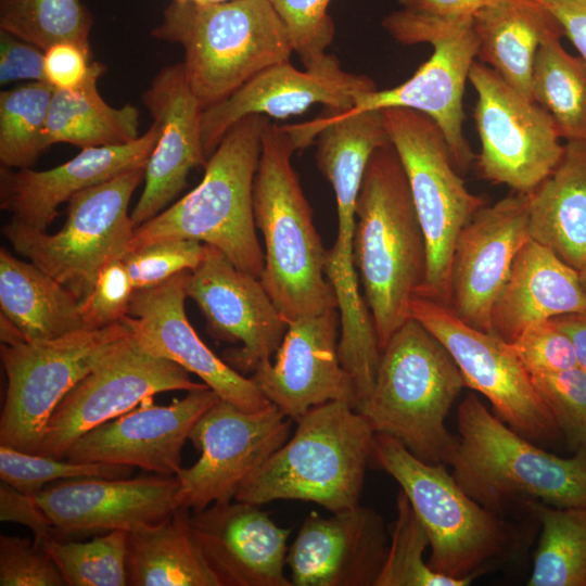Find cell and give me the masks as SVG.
<instances>
[{"label": "cell", "instance_id": "6da1fadb", "mask_svg": "<svg viewBox=\"0 0 586 586\" xmlns=\"http://www.w3.org/2000/svg\"><path fill=\"white\" fill-rule=\"evenodd\" d=\"M354 264L381 351L409 318L426 275V244L408 179L392 143L377 149L356 204Z\"/></svg>", "mask_w": 586, "mask_h": 586}, {"label": "cell", "instance_id": "7a4b0ae2", "mask_svg": "<svg viewBox=\"0 0 586 586\" xmlns=\"http://www.w3.org/2000/svg\"><path fill=\"white\" fill-rule=\"evenodd\" d=\"M282 126L265 125L253 184L256 228L265 244L260 281L286 323L337 308L324 271L326 250L291 158Z\"/></svg>", "mask_w": 586, "mask_h": 586}, {"label": "cell", "instance_id": "3957f363", "mask_svg": "<svg viewBox=\"0 0 586 586\" xmlns=\"http://www.w3.org/2000/svg\"><path fill=\"white\" fill-rule=\"evenodd\" d=\"M268 120L256 114L237 122L207 158L201 182L135 228L127 253L168 239L195 240L260 279L265 255L256 234L253 184Z\"/></svg>", "mask_w": 586, "mask_h": 586}, {"label": "cell", "instance_id": "277c9868", "mask_svg": "<svg viewBox=\"0 0 586 586\" xmlns=\"http://www.w3.org/2000/svg\"><path fill=\"white\" fill-rule=\"evenodd\" d=\"M457 428L448 464L460 487L483 507L504 515L524 500L586 506V444L572 457L550 454L514 432L474 393L460 403Z\"/></svg>", "mask_w": 586, "mask_h": 586}, {"label": "cell", "instance_id": "5b68a950", "mask_svg": "<svg viewBox=\"0 0 586 586\" xmlns=\"http://www.w3.org/2000/svg\"><path fill=\"white\" fill-rule=\"evenodd\" d=\"M463 386L450 353L411 317L382 349L371 393L356 410L374 433L396 438L425 462L448 464L458 436L446 418Z\"/></svg>", "mask_w": 586, "mask_h": 586}, {"label": "cell", "instance_id": "8992f818", "mask_svg": "<svg viewBox=\"0 0 586 586\" xmlns=\"http://www.w3.org/2000/svg\"><path fill=\"white\" fill-rule=\"evenodd\" d=\"M151 35L183 48L186 76L203 110L294 52L269 0L171 1Z\"/></svg>", "mask_w": 586, "mask_h": 586}, {"label": "cell", "instance_id": "52a82bcc", "mask_svg": "<svg viewBox=\"0 0 586 586\" xmlns=\"http://www.w3.org/2000/svg\"><path fill=\"white\" fill-rule=\"evenodd\" d=\"M407 496L423 525L438 574L471 584L521 549L520 528L470 497L446 464L416 457L396 438L374 433L372 456Z\"/></svg>", "mask_w": 586, "mask_h": 586}, {"label": "cell", "instance_id": "ba28073f", "mask_svg": "<svg viewBox=\"0 0 586 586\" xmlns=\"http://www.w3.org/2000/svg\"><path fill=\"white\" fill-rule=\"evenodd\" d=\"M290 440L239 487L234 500L315 502L332 513L360 505L374 432L346 402L310 408Z\"/></svg>", "mask_w": 586, "mask_h": 586}, {"label": "cell", "instance_id": "9c48e42d", "mask_svg": "<svg viewBox=\"0 0 586 586\" xmlns=\"http://www.w3.org/2000/svg\"><path fill=\"white\" fill-rule=\"evenodd\" d=\"M390 141L406 173L426 244V275L417 295L448 306L457 238L482 196L466 187L445 136L428 115L407 107L382 109Z\"/></svg>", "mask_w": 586, "mask_h": 586}, {"label": "cell", "instance_id": "30bf717a", "mask_svg": "<svg viewBox=\"0 0 586 586\" xmlns=\"http://www.w3.org/2000/svg\"><path fill=\"white\" fill-rule=\"evenodd\" d=\"M471 20H445L402 8L386 15L382 26L403 44L429 43L433 53L403 84L359 93L347 112L407 107L432 118L443 131L459 174L476 160L463 133V92L477 55Z\"/></svg>", "mask_w": 586, "mask_h": 586}, {"label": "cell", "instance_id": "8fae6325", "mask_svg": "<svg viewBox=\"0 0 586 586\" xmlns=\"http://www.w3.org/2000/svg\"><path fill=\"white\" fill-rule=\"evenodd\" d=\"M144 169L124 171L75 194L67 202L65 225L54 234L12 220L1 231L18 254L81 302L91 292L100 270L127 254L136 228L128 206L144 178Z\"/></svg>", "mask_w": 586, "mask_h": 586}, {"label": "cell", "instance_id": "7c38bea8", "mask_svg": "<svg viewBox=\"0 0 586 586\" xmlns=\"http://www.w3.org/2000/svg\"><path fill=\"white\" fill-rule=\"evenodd\" d=\"M130 334L122 321L53 340L1 344L8 380L0 418L1 445L37 454L58 404Z\"/></svg>", "mask_w": 586, "mask_h": 586}, {"label": "cell", "instance_id": "4fadbf2b", "mask_svg": "<svg viewBox=\"0 0 586 586\" xmlns=\"http://www.w3.org/2000/svg\"><path fill=\"white\" fill-rule=\"evenodd\" d=\"M410 315L447 348L468 386L491 403L495 415L514 432L534 443H551L562 434L532 377L511 343L476 330L447 306L415 295Z\"/></svg>", "mask_w": 586, "mask_h": 586}, {"label": "cell", "instance_id": "5bb4252c", "mask_svg": "<svg viewBox=\"0 0 586 586\" xmlns=\"http://www.w3.org/2000/svg\"><path fill=\"white\" fill-rule=\"evenodd\" d=\"M469 81L476 93L473 118L481 142L480 175L530 193L563 155L564 144L551 116L480 61L472 63Z\"/></svg>", "mask_w": 586, "mask_h": 586}, {"label": "cell", "instance_id": "9a60e30c", "mask_svg": "<svg viewBox=\"0 0 586 586\" xmlns=\"http://www.w3.org/2000/svg\"><path fill=\"white\" fill-rule=\"evenodd\" d=\"M184 368L143 351L131 334L103 357L58 404L38 455L64 458L86 432L113 420L155 394L208 387Z\"/></svg>", "mask_w": 586, "mask_h": 586}, {"label": "cell", "instance_id": "2e32d148", "mask_svg": "<svg viewBox=\"0 0 586 586\" xmlns=\"http://www.w3.org/2000/svg\"><path fill=\"white\" fill-rule=\"evenodd\" d=\"M292 421L272 404L250 412L220 398L190 432L200 458L175 475L179 508L199 512L232 501L241 484L289 440Z\"/></svg>", "mask_w": 586, "mask_h": 586}, {"label": "cell", "instance_id": "e0dca14e", "mask_svg": "<svg viewBox=\"0 0 586 586\" xmlns=\"http://www.w3.org/2000/svg\"><path fill=\"white\" fill-rule=\"evenodd\" d=\"M187 296L201 309L212 336L242 344L227 351L225 359L243 375L271 359L286 332L288 323L260 279L239 269L209 244H205L201 263L190 271Z\"/></svg>", "mask_w": 586, "mask_h": 586}, {"label": "cell", "instance_id": "ac0fdd59", "mask_svg": "<svg viewBox=\"0 0 586 586\" xmlns=\"http://www.w3.org/2000/svg\"><path fill=\"white\" fill-rule=\"evenodd\" d=\"M190 271H181L156 286L135 290L123 319L132 339L146 353L196 374L221 399L241 410L252 412L270 406L251 378L217 357L190 324L184 311Z\"/></svg>", "mask_w": 586, "mask_h": 586}, {"label": "cell", "instance_id": "d6986e66", "mask_svg": "<svg viewBox=\"0 0 586 586\" xmlns=\"http://www.w3.org/2000/svg\"><path fill=\"white\" fill-rule=\"evenodd\" d=\"M530 239L527 194L515 192L480 208L455 244L448 309L468 326L493 334V306Z\"/></svg>", "mask_w": 586, "mask_h": 586}, {"label": "cell", "instance_id": "ffe728a7", "mask_svg": "<svg viewBox=\"0 0 586 586\" xmlns=\"http://www.w3.org/2000/svg\"><path fill=\"white\" fill-rule=\"evenodd\" d=\"M337 308L288 323L275 359L262 361L251 380L286 417L333 400L358 405L355 383L339 357Z\"/></svg>", "mask_w": 586, "mask_h": 586}, {"label": "cell", "instance_id": "44dd1931", "mask_svg": "<svg viewBox=\"0 0 586 586\" xmlns=\"http://www.w3.org/2000/svg\"><path fill=\"white\" fill-rule=\"evenodd\" d=\"M219 399L209 387L188 392L169 405H155L149 398L139 408L86 432L64 458L138 467L175 476L181 469V450L194 424Z\"/></svg>", "mask_w": 586, "mask_h": 586}, {"label": "cell", "instance_id": "7402d4cb", "mask_svg": "<svg viewBox=\"0 0 586 586\" xmlns=\"http://www.w3.org/2000/svg\"><path fill=\"white\" fill-rule=\"evenodd\" d=\"M176 476L61 480L35 496L55 538L129 531L165 520L178 508Z\"/></svg>", "mask_w": 586, "mask_h": 586}, {"label": "cell", "instance_id": "603a6c76", "mask_svg": "<svg viewBox=\"0 0 586 586\" xmlns=\"http://www.w3.org/2000/svg\"><path fill=\"white\" fill-rule=\"evenodd\" d=\"M366 75L348 73L340 62L319 69L300 71L290 61L265 68L225 100L203 110L201 130L207 158L225 133L249 115L286 118L313 104L347 111L357 94L374 90Z\"/></svg>", "mask_w": 586, "mask_h": 586}, {"label": "cell", "instance_id": "cb8c5ba5", "mask_svg": "<svg viewBox=\"0 0 586 586\" xmlns=\"http://www.w3.org/2000/svg\"><path fill=\"white\" fill-rule=\"evenodd\" d=\"M390 539L383 518L358 505L331 517L311 511L288 550L293 586H375Z\"/></svg>", "mask_w": 586, "mask_h": 586}, {"label": "cell", "instance_id": "d4e9b609", "mask_svg": "<svg viewBox=\"0 0 586 586\" xmlns=\"http://www.w3.org/2000/svg\"><path fill=\"white\" fill-rule=\"evenodd\" d=\"M160 136L144 169V188L131 213L135 227L160 214L181 192L189 173L205 166L203 106L191 90L183 63L162 68L142 94Z\"/></svg>", "mask_w": 586, "mask_h": 586}, {"label": "cell", "instance_id": "484cf974", "mask_svg": "<svg viewBox=\"0 0 586 586\" xmlns=\"http://www.w3.org/2000/svg\"><path fill=\"white\" fill-rule=\"evenodd\" d=\"M190 524L220 586H293L284 573L291 528L257 505L213 504L192 512Z\"/></svg>", "mask_w": 586, "mask_h": 586}, {"label": "cell", "instance_id": "4316f807", "mask_svg": "<svg viewBox=\"0 0 586 586\" xmlns=\"http://www.w3.org/2000/svg\"><path fill=\"white\" fill-rule=\"evenodd\" d=\"M160 136L153 122L135 141L113 146L81 149L72 160L47 170L0 169V206L12 221L47 231L58 207L78 192L139 167H145Z\"/></svg>", "mask_w": 586, "mask_h": 586}, {"label": "cell", "instance_id": "83f0119b", "mask_svg": "<svg viewBox=\"0 0 586 586\" xmlns=\"http://www.w3.org/2000/svg\"><path fill=\"white\" fill-rule=\"evenodd\" d=\"M576 313H586L578 270L530 239L517 254L493 306V334L511 343L536 322Z\"/></svg>", "mask_w": 586, "mask_h": 586}, {"label": "cell", "instance_id": "f1b7e54d", "mask_svg": "<svg viewBox=\"0 0 586 586\" xmlns=\"http://www.w3.org/2000/svg\"><path fill=\"white\" fill-rule=\"evenodd\" d=\"M477 60L493 68L524 97H532V74L537 51L563 29L540 1L492 0L473 16Z\"/></svg>", "mask_w": 586, "mask_h": 586}, {"label": "cell", "instance_id": "f546056e", "mask_svg": "<svg viewBox=\"0 0 586 586\" xmlns=\"http://www.w3.org/2000/svg\"><path fill=\"white\" fill-rule=\"evenodd\" d=\"M530 238L576 270L586 265V141H566L555 169L527 193Z\"/></svg>", "mask_w": 586, "mask_h": 586}, {"label": "cell", "instance_id": "4dcf8cb0", "mask_svg": "<svg viewBox=\"0 0 586 586\" xmlns=\"http://www.w3.org/2000/svg\"><path fill=\"white\" fill-rule=\"evenodd\" d=\"M1 316L27 342L53 340L87 329L79 300L34 263L0 251Z\"/></svg>", "mask_w": 586, "mask_h": 586}, {"label": "cell", "instance_id": "1f68e13d", "mask_svg": "<svg viewBox=\"0 0 586 586\" xmlns=\"http://www.w3.org/2000/svg\"><path fill=\"white\" fill-rule=\"evenodd\" d=\"M190 515L178 508L163 521L127 531L128 585L220 586L194 537Z\"/></svg>", "mask_w": 586, "mask_h": 586}, {"label": "cell", "instance_id": "d6a6232c", "mask_svg": "<svg viewBox=\"0 0 586 586\" xmlns=\"http://www.w3.org/2000/svg\"><path fill=\"white\" fill-rule=\"evenodd\" d=\"M105 65L91 62L85 81L72 90H53L47 136L50 145L69 143L80 149L113 146L138 139L139 111L126 104L109 105L98 91Z\"/></svg>", "mask_w": 586, "mask_h": 586}, {"label": "cell", "instance_id": "836d02e7", "mask_svg": "<svg viewBox=\"0 0 586 586\" xmlns=\"http://www.w3.org/2000/svg\"><path fill=\"white\" fill-rule=\"evenodd\" d=\"M519 506L542 526L530 586H586V506L555 507L537 500Z\"/></svg>", "mask_w": 586, "mask_h": 586}, {"label": "cell", "instance_id": "e575fe53", "mask_svg": "<svg viewBox=\"0 0 586 586\" xmlns=\"http://www.w3.org/2000/svg\"><path fill=\"white\" fill-rule=\"evenodd\" d=\"M555 37L537 51L532 97L552 118L561 138L586 141V61L569 53Z\"/></svg>", "mask_w": 586, "mask_h": 586}, {"label": "cell", "instance_id": "d590c367", "mask_svg": "<svg viewBox=\"0 0 586 586\" xmlns=\"http://www.w3.org/2000/svg\"><path fill=\"white\" fill-rule=\"evenodd\" d=\"M54 87L31 81L0 92V162L28 168L49 146L48 116Z\"/></svg>", "mask_w": 586, "mask_h": 586}, {"label": "cell", "instance_id": "8d00e7d4", "mask_svg": "<svg viewBox=\"0 0 586 586\" xmlns=\"http://www.w3.org/2000/svg\"><path fill=\"white\" fill-rule=\"evenodd\" d=\"M91 12L80 0H0V30L46 51L73 42L91 51Z\"/></svg>", "mask_w": 586, "mask_h": 586}, {"label": "cell", "instance_id": "74e56055", "mask_svg": "<svg viewBox=\"0 0 586 586\" xmlns=\"http://www.w3.org/2000/svg\"><path fill=\"white\" fill-rule=\"evenodd\" d=\"M67 586H125L127 531L116 530L90 542L50 537L39 544Z\"/></svg>", "mask_w": 586, "mask_h": 586}, {"label": "cell", "instance_id": "f35d334b", "mask_svg": "<svg viewBox=\"0 0 586 586\" xmlns=\"http://www.w3.org/2000/svg\"><path fill=\"white\" fill-rule=\"evenodd\" d=\"M429 536L407 496H396V518L390 530V545L375 586H466L467 581L436 573L424 562Z\"/></svg>", "mask_w": 586, "mask_h": 586}, {"label": "cell", "instance_id": "ab89813d", "mask_svg": "<svg viewBox=\"0 0 586 586\" xmlns=\"http://www.w3.org/2000/svg\"><path fill=\"white\" fill-rule=\"evenodd\" d=\"M131 469L132 467L125 464L58 459L0 445L1 481L31 496L39 494L51 481L77 477H129Z\"/></svg>", "mask_w": 586, "mask_h": 586}, {"label": "cell", "instance_id": "60d3db41", "mask_svg": "<svg viewBox=\"0 0 586 586\" xmlns=\"http://www.w3.org/2000/svg\"><path fill=\"white\" fill-rule=\"evenodd\" d=\"M284 22L305 69H319L339 62L328 54L335 25L328 13L331 0H269Z\"/></svg>", "mask_w": 586, "mask_h": 586}, {"label": "cell", "instance_id": "b9f144b4", "mask_svg": "<svg viewBox=\"0 0 586 586\" xmlns=\"http://www.w3.org/2000/svg\"><path fill=\"white\" fill-rule=\"evenodd\" d=\"M531 377L569 447L575 451L586 444V373L574 367Z\"/></svg>", "mask_w": 586, "mask_h": 586}, {"label": "cell", "instance_id": "7bdbcfd3", "mask_svg": "<svg viewBox=\"0 0 586 586\" xmlns=\"http://www.w3.org/2000/svg\"><path fill=\"white\" fill-rule=\"evenodd\" d=\"M204 254L202 242L168 239L129 252L123 260L135 290H142L156 286L181 271L193 270Z\"/></svg>", "mask_w": 586, "mask_h": 586}, {"label": "cell", "instance_id": "ee69618b", "mask_svg": "<svg viewBox=\"0 0 586 586\" xmlns=\"http://www.w3.org/2000/svg\"><path fill=\"white\" fill-rule=\"evenodd\" d=\"M135 288L123 257L109 262L99 272L88 296L80 302L87 329L122 322L127 316Z\"/></svg>", "mask_w": 586, "mask_h": 586}, {"label": "cell", "instance_id": "f6af8a7d", "mask_svg": "<svg viewBox=\"0 0 586 586\" xmlns=\"http://www.w3.org/2000/svg\"><path fill=\"white\" fill-rule=\"evenodd\" d=\"M1 586H63V576L53 560L34 540L0 536Z\"/></svg>", "mask_w": 586, "mask_h": 586}, {"label": "cell", "instance_id": "bcb514c9", "mask_svg": "<svg viewBox=\"0 0 586 586\" xmlns=\"http://www.w3.org/2000/svg\"><path fill=\"white\" fill-rule=\"evenodd\" d=\"M511 345L531 375L577 367L572 342L550 319L527 327Z\"/></svg>", "mask_w": 586, "mask_h": 586}, {"label": "cell", "instance_id": "7dc6e473", "mask_svg": "<svg viewBox=\"0 0 586 586\" xmlns=\"http://www.w3.org/2000/svg\"><path fill=\"white\" fill-rule=\"evenodd\" d=\"M17 80L46 81L44 51L0 30V84Z\"/></svg>", "mask_w": 586, "mask_h": 586}, {"label": "cell", "instance_id": "c3c4849f", "mask_svg": "<svg viewBox=\"0 0 586 586\" xmlns=\"http://www.w3.org/2000/svg\"><path fill=\"white\" fill-rule=\"evenodd\" d=\"M91 51L73 42H59L44 51L46 81L55 89L72 90L88 76Z\"/></svg>", "mask_w": 586, "mask_h": 586}, {"label": "cell", "instance_id": "681fc988", "mask_svg": "<svg viewBox=\"0 0 586 586\" xmlns=\"http://www.w3.org/2000/svg\"><path fill=\"white\" fill-rule=\"evenodd\" d=\"M0 520L27 526L33 531L37 545L55 537L54 527L35 496L26 495L3 481L0 484Z\"/></svg>", "mask_w": 586, "mask_h": 586}, {"label": "cell", "instance_id": "f907efd6", "mask_svg": "<svg viewBox=\"0 0 586 586\" xmlns=\"http://www.w3.org/2000/svg\"><path fill=\"white\" fill-rule=\"evenodd\" d=\"M543 3L560 23L564 37L586 61V0H548Z\"/></svg>", "mask_w": 586, "mask_h": 586}, {"label": "cell", "instance_id": "816d5d0a", "mask_svg": "<svg viewBox=\"0 0 586 586\" xmlns=\"http://www.w3.org/2000/svg\"><path fill=\"white\" fill-rule=\"evenodd\" d=\"M492 0H398L409 11L445 20H471Z\"/></svg>", "mask_w": 586, "mask_h": 586}, {"label": "cell", "instance_id": "f5cc1de1", "mask_svg": "<svg viewBox=\"0 0 586 586\" xmlns=\"http://www.w3.org/2000/svg\"><path fill=\"white\" fill-rule=\"evenodd\" d=\"M550 320L569 336L577 367L586 373V313L562 315Z\"/></svg>", "mask_w": 586, "mask_h": 586}, {"label": "cell", "instance_id": "db71d44e", "mask_svg": "<svg viewBox=\"0 0 586 586\" xmlns=\"http://www.w3.org/2000/svg\"><path fill=\"white\" fill-rule=\"evenodd\" d=\"M581 283L586 292V265L578 271Z\"/></svg>", "mask_w": 586, "mask_h": 586}, {"label": "cell", "instance_id": "11a10c76", "mask_svg": "<svg viewBox=\"0 0 586 586\" xmlns=\"http://www.w3.org/2000/svg\"><path fill=\"white\" fill-rule=\"evenodd\" d=\"M229 0H201V3H214V2H224Z\"/></svg>", "mask_w": 586, "mask_h": 586}, {"label": "cell", "instance_id": "9f6ffc18", "mask_svg": "<svg viewBox=\"0 0 586 586\" xmlns=\"http://www.w3.org/2000/svg\"><path fill=\"white\" fill-rule=\"evenodd\" d=\"M173 1L181 2V3H184V2H198V3H201V0H173Z\"/></svg>", "mask_w": 586, "mask_h": 586}, {"label": "cell", "instance_id": "6f0895ef", "mask_svg": "<svg viewBox=\"0 0 586 586\" xmlns=\"http://www.w3.org/2000/svg\"><path fill=\"white\" fill-rule=\"evenodd\" d=\"M536 1H540V2H544V1H548V0H536Z\"/></svg>", "mask_w": 586, "mask_h": 586}]
</instances>
